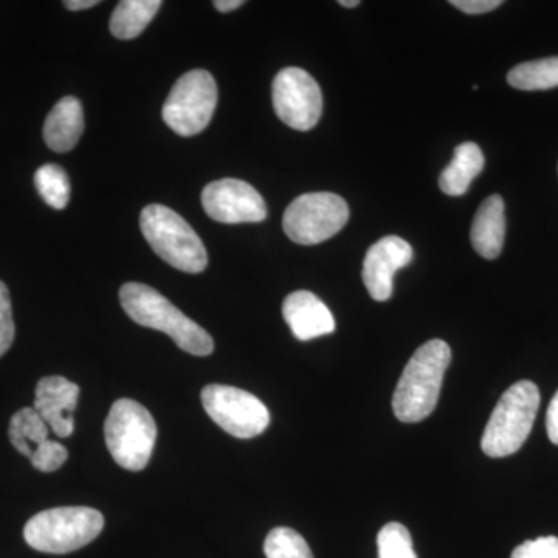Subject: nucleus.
<instances>
[{"instance_id":"obj_18","label":"nucleus","mask_w":558,"mask_h":558,"mask_svg":"<svg viewBox=\"0 0 558 558\" xmlns=\"http://www.w3.org/2000/svg\"><path fill=\"white\" fill-rule=\"evenodd\" d=\"M484 163L486 159L476 143H461L454 148L453 160L440 174V190L449 196H462L468 193L473 180L484 170Z\"/></svg>"},{"instance_id":"obj_17","label":"nucleus","mask_w":558,"mask_h":558,"mask_svg":"<svg viewBox=\"0 0 558 558\" xmlns=\"http://www.w3.org/2000/svg\"><path fill=\"white\" fill-rule=\"evenodd\" d=\"M83 131V106L75 97H65L47 116L44 140L54 153H69L78 145Z\"/></svg>"},{"instance_id":"obj_6","label":"nucleus","mask_w":558,"mask_h":558,"mask_svg":"<svg viewBox=\"0 0 558 558\" xmlns=\"http://www.w3.org/2000/svg\"><path fill=\"white\" fill-rule=\"evenodd\" d=\"M106 446L120 468L140 472L148 465L157 439L153 414L142 403L120 399L105 424Z\"/></svg>"},{"instance_id":"obj_5","label":"nucleus","mask_w":558,"mask_h":558,"mask_svg":"<svg viewBox=\"0 0 558 558\" xmlns=\"http://www.w3.org/2000/svg\"><path fill=\"white\" fill-rule=\"evenodd\" d=\"M105 517L97 509L54 508L36 513L24 529L33 549L47 554H68L84 548L101 534Z\"/></svg>"},{"instance_id":"obj_3","label":"nucleus","mask_w":558,"mask_h":558,"mask_svg":"<svg viewBox=\"0 0 558 558\" xmlns=\"http://www.w3.org/2000/svg\"><path fill=\"white\" fill-rule=\"evenodd\" d=\"M140 229L154 252L174 269L186 274L207 269L208 253L204 242L174 209L148 205L140 215Z\"/></svg>"},{"instance_id":"obj_12","label":"nucleus","mask_w":558,"mask_h":558,"mask_svg":"<svg viewBox=\"0 0 558 558\" xmlns=\"http://www.w3.org/2000/svg\"><path fill=\"white\" fill-rule=\"evenodd\" d=\"M50 428L35 409H22L10 421L9 436L14 449L31 459L33 468L50 473L68 461L69 451L57 440L49 439Z\"/></svg>"},{"instance_id":"obj_19","label":"nucleus","mask_w":558,"mask_h":558,"mask_svg":"<svg viewBox=\"0 0 558 558\" xmlns=\"http://www.w3.org/2000/svg\"><path fill=\"white\" fill-rule=\"evenodd\" d=\"M160 7V0H123V2H119L110 17V33L116 38L124 40L137 38L148 27Z\"/></svg>"},{"instance_id":"obj_2","label":"nucleus","mask_w":558,"mask_h":558,"mask_svg":"<svg viewBox=\"0 0 558 558\" xmlns=\"http://www.w3.org/2000/svg\"><path fill=\"white\" fill-rule=\"evenodd\" d=\"M120 301L121 307L130 315L132 322L168 333L182 351L199 357L215 351V343L207 330L186 317L170 300L165 299L150 286L126 282L120 289Z\"/></svg>"},{"instance_id":"obj_27","label":"nucleus","mask_w":558,"mask_h":558,"mask_svg":"<svg viewBox=\"0 0 558 558\" xmlns=\"http://www.w3.org/2000/svg\"><path fill=\"white\" fill-rule=\"evenodd\" d=\"M546 429H548L550 442L558 446V391L549 403L548 414H546Z\"/></svg>"},{"instance_id":"obj_1","label":"nucleus","mask_w":558,"mask_h":558,"mask_svg":"<svg viewBox=\"0 0 558 558\" xmlns=\"http://www.w3.org/2000/svg\"><path fill=\"white\" fill-rule=\"evenodd\" d=\"M450 360L451 349L444 340H429L414 352L392 396L399 421L416 424L435 411Z\"/></svg>"},{"instance_id":"obj_25","label":"nucleus","mask_w":558,"mask_h":558,"mask_svg":"<svg viewBox=\"0 0 558 558\" xmlns=\"http://www.w3.org/2000/svg\"><path fill=\"white\" fill-rule=\"evenodd\" d=\"M510 558H558V538L529 539L523 545L517 546Z\"/></svg>"},{"instance_id":"obj_8","label":"nucleus","mask_w":558,"mask_h":558,"mask_svg":"<svg viewBox=\"0 0 558 558\" xmlns=\"http://www.w3.org/2000/svg\"><path fill=\"white\" fill-rule=\"evenodd\" d=\"M348 220L349 207L343 197L333 193H307L286 209L282 227L296 244L315 245L336 236Z\"/></svg>"},{"instance_id":"obj_29","label":"nucleus","mask_w":558,"mask_h":558,"mask_svg":"<svg viewBox=\"0 0 558 558\" xmlns=\"http://www.w3.org/2000/svg\"><path fill=\"white\" fill-rule=\"evenodd\" d=\"M98 0H65L64 7L68 10L81 11L92 9V7L98 5Z\"/></svg>"},{"instance_id":"obj_28","label":"nucleus","mask_w":558,"mask_h":558,"mask_svg":"<svg viewBox=\"0 0 558 558\" xmlns=\"http://www.w3.org/2000/svg\"><path fill=\"white\" fill-rule=\"evenodd\" d=\"M213 5L216 7V10L220 11V13H230V11H234L240 9V7L244 5L242 0H215Z\"/></svg>"},{"instance_id":"obj_21","label":"nucleus","mask_w":558,"mask_h":558,"mask_svg":"<svg viewBox=\"0 0 558 558\" xmlns=\"http://www.w3.org/2000/svg\"><path fill=\"white\" fill-rule=\"evenodd\" d=\"M35 185L40 197L51 208L62 209L68 207L70 199V180L68 172L58 165H44L35 174Z\"/></svg>"},{"instance_id":"obj_7","label":"nucleus","mask_w":558,"mask_h":558,"mask_svg":"<svg viewBox=\"0 0 558 558\" xmlns=\"http://www.w3.org/2000/svg\"><path fill=\"white\" fill-rule=\"evenodd\" d=\"M218 105V86L207 70L180 76L165 101V123L182 137H193L208 126Z\"/></svg>"},{"instance_id":"obj_16","label":"nucleus","mask_w":558,"mask_h":558,"mask_svg":"<svg viewBox=\"0 0 558 558\" xmlns=\"http://www.w3.org/2000/svg\"><path fill=\"white\" fill-rule=\"evenodd\" d=\"M506 238L505 201L498 194L481 204L470 230V241L480 256L497 259Z\"/></svg>"},{"instance_id":"obj_11","label":"nucleus","mask_w":558,"mask_h":558,"mask_svg":"<svg viewBox=\"0 0 558 558\" xmlns=\"http://www.w3.org/2000/svg\"><path fill=\"white\" fill-rule=\"evenodd\" d=\"M202 205L209 218L222 223L260 222L267 218L263 196L250 183L220 179L202 191Z\"/></svg>"},{"instance_id":"obj_26","label":"nucleus","mask_w":558,"mask_h":558,"mask_svg":"<svg viewBox=\"0 0 558 558\" xmlns=\"http://www.w3.org/2000/svg\"><path fill=\"white\" fill-rule=\"evenodd\" d=\"M450 3L468 14H484L502 5L501 0H451Z\"/></svg>"},{"instance_id":"obj_9","label":"nucleus","mask_w":558,"mask_h":558,"mask_svg":"<svg viewBox=\"0 0 558 558\" xmlns=\"http://www.w3.org/2000/svg\"><path fill=\"white\" fill-rule=\"evenodd\" d=\"M201 399L208 416L234 438H256L269 427V410L244 389L208 385L202 389Z\"/></svg>"},{"instance_id":"obj_13","label":"nucleus","mask_w":558,"mask_h":558,"mask_svg":"<svg viewBox=\"0 0 558 558\" xmlns=\"http://www.w3.org/2000/svg\"><path fill=\"white\" fill-rule=\"evenodd\" d=\"M413 260V248L399 236L381 238L371 245L363 260L362 278L371 299L388 301L395 288L396 271Z\"/></svg>"},{"instance_id":"obj_15","label":"nucleus","mask_w":558,"mask_h":558,"mask_svg":"<svg viewBox=\"0 0 558 558\" xmlns=\"http://www.w3.org/2000/svg\"><path fill=\"white\" fill-rule=\"evenodd\" d=\"M282 315L295 339L310 341L336 330V318L329 307L307 290L290 293L282 303Z\"/></svg>"},{"instance_id":"obj_10","label":"nucleus","mask_w":558,"mask_h":558,"mask_svg":"<svg viewBox=\"0 0 558 558\" xmlns=\"http://www.w3.org/2000/svg\"><path fill=\"white\" fill-rule=\"evenodd\" d=\"M275 112L282 123L296 131L317 126L323 112V94L306 70L282 69L271 86Z\"/></svg>"},{"instance_id":"obj_24","label":"nucleus","mask_w":558,"mask_h":558,"mask_svg":"<svg viewBox=\"0 0 558 558\" xmlns=\"http://www.w3.org/2000/svg\"><path fill=\"white\" fill-rule=\"evenodd\" d=\"M14 341L13 310L9 288L0 281V357L5 354Z\"/></svg>"},{"instance_id":"obj_20","label":"nucleus","mask_w":558,"mask_h":558,"mask_svg":"<svg viewBox=\"0 0 558 558\" xmlns=\"http://www.w3.org/2000/svg\"><path fill=\"white\" fill-rule=\"evenodd\" d=\"M508 83L519 90H549L558 87V57L523 62L508 73Z\"/></svg>"},{"instance_id":"obj_23","label":"nucleus","mask_w":558,"mask_h":558,"mask_svg":"<svg viewBox=\"0 0 558 558\" xmlns=\"http://www.w3.org/2000/svg\"><path fill=\"white\" fill-rule=\"evenodd\" d=\"M379 558H417L409 529L400 523H388L377 535Z\"/></svg>"},{"instance_id":"obj_30","label":"nucleus","mask_w":558,"mask_h":558,"mask_svg":"<svg viewBox=\"0 0 558 558\" xmlns=\"http://www.w3.org/2000/svg\"><path fill=\"white\" fill-rule=\"evenodd\" d=\"M341 7H347V9H355V7L360 5L359 0H340Z\"/></svg>"},{"instance_id":"obj_4","label":"nucleus","mask_w":558,"mask_h":558,"mask_svg":"<svg viewBox=\"0 0 558 558\" xmlns=\"http://www.w3.org/2000/svg\"><path fill=\"white\" fill-rule=\"evenodd\" d=\"M539 391L531 380H520L501 396L484 428L481 449L490 458L517 453L534 427Z\"/></svg>"},{"instance_id":"obj_22","label":"nucleus","mask_w":558,"mask_h":558,"mask_svg":"<svg viewBox=\"0 0 558 558\" xmlns=\"http://www.w3.org/2000/svg\"><path fill=\"white\" fill-rule=\"evenodd\" d=\"M264 554L267 558H314L303 535L290 527L271 529L264 542Z\"/></svg>"},{"instance_id":"obj_14","label":"nucleus","mask_w":558,"mask_h":558,"mask_svg":"<svg viewBox=\"0 0 558 558\" xmlns=\"http://www.w3.org/2000/svg\"><path fill=\"white\" fill-rule=\"evenodd\" d=\"M80 387L61 376L44 377L36 385L35 409L58 438L64 439L75 429L73 411L78 403Z\"/></svg>"}]
</instances>
